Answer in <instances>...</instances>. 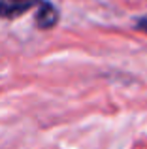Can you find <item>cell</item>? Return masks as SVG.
<instances>
[{"mask_svg":"<svg viewBox=\"0 0 147 149\" xmlns=\"http://www.w3.org/2000/svg\"><path fill=\"white\" fill-rule=\"evenodd\" d=\"M45 0H0V17L15 19L25 15L32 8H40Z\"/></svg>","mask_w":147,"mask_h":149,"instance_id":"6da1fadb","label":"cell"},{"mask_svg":"<svg viewBox=\"0 0 147 149\" xmlns=\"http://www.w3.org/2000/svg\"><path fill=\"white\" fill-rule=\"evenodd\" d=\"M134 29L140 30V32H144V34H147V15L136 19V26H134Z\"/></svg>","mask_w":147,"mask_h":149,"instance_id":"7a4b0ae2","label":"cell"}]
</instances>
